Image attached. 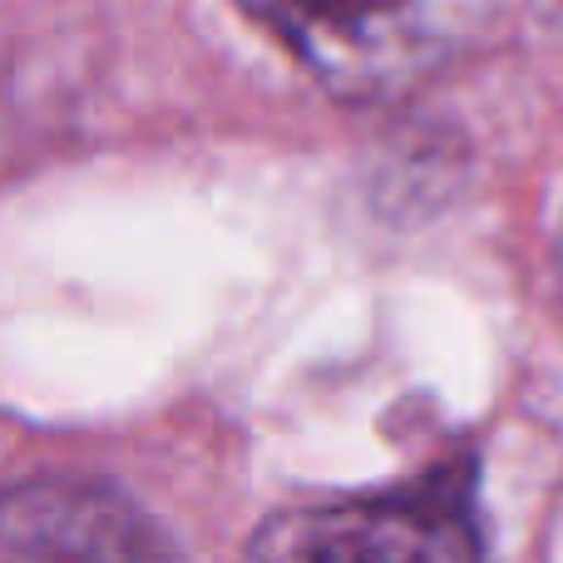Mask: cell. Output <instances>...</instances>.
<instances>
[{
  "label": "cell",
  "mask_w": 563,
  "mask_h": 563,
  "mask_svg": "<svg viewBox=\"0 0 563 563\" xmlns=\"http://www.w3.org/2000/svg\"><path fill=\"white\" fill-rule=\"evenodd\" d=\"M247 15L341 99L420 89L485 30L495 0H243Z\"/></svg>",
  "instance_id": "1"
},
{
  "label": "cell",
  "mask_w": 563,
  "mask_h": 563,
  "mask_svg": "<svg viewBox=\"0 0 563 563\" xmlns=\"http://www.w3.org/2000/svg\"><path fill=\"white\" fill-rule=\"evenodd\" d=\"M253 549L277 559H470L479 554V534L455 505V489L430 485L416 495L277 519Z\"/></svg>",
  "instance_id": "2"
},
{
  "label": "cell",
  "mask_w": 563,
  "mask_h": 563,
  "mask_svg": "<svg viewBox=\"0 0 563 563\" xmlns=\"http://www.w3.org/2000/svg\"><path fill=\"white\" fill-rule=\"evenodd\" d=\"M158 539L95 485H25L0 495V559H144Z\"/></svg>",
  "instance_id": "3"
},
{
  "label": "cell",
  "mask_w": 563,
  "mask_h": 563,
  "mask_svg": "<svg viewBox=\"0 0 563 563\" xmlns=\"http://www.w3.org/2000/svg\"><path fill=\"white\" fill-rule=\"evenodd\" d=\"M559 273H563V243H559Z\"/></svg>",
  "instance_id": "4"
}]
</instances>
